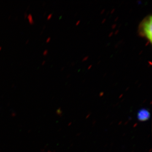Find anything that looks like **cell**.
<instances>
[{"label": "cell", "instance_id": "6da1fadb", "mask_svg": "<svg viewBox=\"0 0 152 152\" xmlns=\"http://www.w3.org/2000/svg\"><path fill=\"white\" fill-rule=\"evenodd\" d=\"M140 34L146 37L150 42L152 40L151 16L147 17L142 22L139 26Z\"/></svg>", "mask_w": 152, "mask_h": 152}, {"label": "cell", "instance_id": "7a4b0ae2", "mask_svg": "<svg viewBox=\"0 0 152 152\" xmlns=\"http://www.w3.org/2000/svg\"><path fill=\"white\" fill-rule=\"evenodd\" d=\"M137 117L138 119L140 121H145L149 119L151 114L147 109H142L138 112Z\"/></svg>", "mask_w": 152, "mask_h": 152}, {"label": "cell", "instance_id": "3957f363", "mask_svg": "<svg viewBox=\"0 0 152 152\" xmlns=\"http://www.w3.org/2000/svg\"><path fill=\"white\" fill-rule=\"evenodd\" d=\"M27 18L28 20L29 23H30V24H34V19H33V17L31 14L30 13L28 15Z\"/></svg>", "mask_w": 152, "mask_h": 152}, {"label": "cell", "instance_id": "277c9868", "mask_svg": "<svg viewBox=\"0 0 152 152\" xmlns=\"http://www.w3.org/2000/svg\"><path fill=\"white\" fill-rule=\"evenodd\" d=\"M48 50H47V49L46 50H45L43 52V55H44V56H46V55L48 54Z\"/></svg>", "mask_w": 152, "mask_h": 152}, {"label": "cell", "instance_id": "5b68a950", "mask_svg": "<svg viewBox=\"0 0 152 152\" xmlns=\"http://www.w3.org/2000/svg\"><path fill=\"white\" fill-rule=\"evenodd\" d=\"M52 16H53V14L50 13L49 14L48 17H47V20H50L52 18Z\"/></svg>", "mask_w": 152, "mask_h": 152}, {"label": "cell", "instance_id": "8992f818", "mask_svg": "<svg viewBox=\"0 0 152 152\" xmlns=\"http://www.w3.org/2000/svg\"><path fill=\"white\" fill-rule=\"evenodd\" d=\"M28 15L27 12H25L24 14V18L25 19H26L27 18Z\"/></svg>", "mask_w": 152, "mask_h": 152}, {"label": "cell", "instance_id": "52a82bcc", "mask_svg": "<svg viewBox=\"0 0 152 152\" xmlns=\"http://www.w3.org/2000/svg\"><path fill=\"white\" fill-rule=\"evenodd\" d=\"M51 40V38L50 37H48L46 39V42H50V41Z\"/></svg>", "mask_w": 152, "mask_h": 152}, {"label": "cell", "instance_id": "ba28073f", "mask_svg": "<svg viewBox=\"0 0 152 152\" xmlns=\"http://www.w3.org/2000/svg\"><path fill=\"white\" fill-rule=\"evenodd\" d=\"M46 63V61H42V65H43L45 64Z\"/></svg>", "mask_w": 152, "mask_h": 152}, {"label": "cell", "instance_id": "9c48e42d", "mask_svg": "<svg viewBox=\"0 0 152 152\" xmlns=\"http://www.w3.org/2000/svg\"><path fill=\"white\" fill-rule=\"evenodd\" d=\"M29 41V39L27 40L26 41V44H28V43Z\"/></svg>", "mask_w": 152, "mask_h": 152}, {"label": "cell", "instance_id": "30bf717a", "mask_svg": "<svg viewBox=\"0 0 152 152\" xmlns=\"http://www.w3.org/2000/svg\"><path fill=\"white\" fill-rule=\"evenodd\" d=\"M46 13H47L46 12H45L44 13V16L46 14Z\"/></svg>", "mask_w": 152, "mask_h": 152}, {"label": "cell", "instance_id": "8fae6325", "mask_svg": "<svg viewBox=\"0 0 152 152\" xmlns=\"http://www.w3.org/2000/svg\"><path fill=\"white\" fill-rule=\"evenodd\" d=\"M45 2L43 3V6L45 5Z\"/></svg>", "mask_w": 152, "mask_h": 152}, {"label": "cell", "instance_id": "7c38bea8", "mask_svg": "<svg viewBox=\"0 0 152 152\" xmlns=\"http://www.w3.org/2000/svg\"><path fill=\"white\" fill-rule=\"evenodd\" d=\"M29 7H30L29 5H28V6L27 8V10H28V9L29 8Z\"/></svg>", "mask_w": 152, "mask_h": 152}, {"label": "cell", "instance_id": "4fadbf2b", "mask_svg": "<svg viewBox=\"0 0 152 152\" xmlns=\"http://www.w3.org/2000/svg\"><path fill=\"white\" fill-rule=\"evenodd\" d=\"M45 27H46V26H45H45H43V29H45Z\"/></svg>", "mask_w": 152, "mask_h": 152}, {"label": "cell", "instance_id": "5bb4252c", "mask_svg": "<svg viewBox=\"0 0 152 152\" xmlns=\"http://www.w3.org/2000/svg\"><path fill=\"white\" fill-rule=\"evenodd\" d=\"M1 49H2V47L0 46V51H1Z\"/></svg>", "mask_w": 152, "mask_h": 152}, {"label": "cell", "instance_id": "9a60e30c", "mask_svg": "<svg viewBox=\"0 0 152 152\" xmlns=\"http://www.w3.org/2000/svg\"><path fill=\"white\" fill-rule=\"evenodd\" d=\"M11 15H10V16H9V18H8V19H10V18H11Z\"/></svg>", "mask_w": 152, "mask_h": 152}]
</instances>
